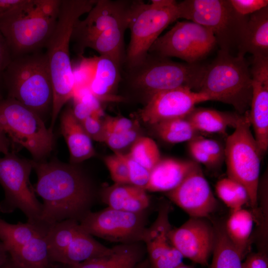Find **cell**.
Masks as SVG:
<instances>
[{
  "mask_svg": "<svg viewBox=\"0 0 268 268\" xmlns=\"http://www.w3.org/2000/svg\"><path fill=\"white\" fill-rule=\"evenodd\" d=\"M37 176L34 189L43 201L41 221L48 226L66 219L78 221L92 205L94 192L86 175L75 164L58 160H32Z\"/></svg>",
  "mask_w": 268,
  "mask_h": 268,
  "instance_id": "cell-1",
  "label": "cell"
},
{
  "mask_svg": "<svg viewBox=\"0 0 268 268\" xmlns=\"http://www.w3.org/2000/svg\"><path fill=\"white\" fill-rule=\"evenodd\" d=\"M96 2V0H61L55 28L45 47L52 85L50 128L52 131L63 107L72 98L74 93L73 67L69 54L73 28L80 17L87 13Z\"/></svg>",
  "mask_w": 268,
  "mask_h": 268,
  "instance_id": "cell-2",
  "label": "cell"
},
{
  "mask_svg": "<svg viewBox=\"0 0 268 268\" xmlns=\"http://www.w3.org/2000/svg\"><path fill=\"white\" fill-rule=\"evenodd\" d=\"M135 0H97L86 17L75 24L71 40L81 57L86 48L99 55L116 58L125 51L124 35L129 28Z\"/></svg>",
  "mask_w": 268,
  "mask_h": 268,
  "instance_id": "cell-3",
  "label": "cell"
},
{
  "mask_svg": "<svg viewBox=\"0 0 268 268\" xmlns=\"http://www.w3.org/2000/svg\"><path fill=\"white\" fill-rule=\"evenodd\" d=\"M206 66L178 63L149 53L140 62L123 67L120 84L146 103L155 94L178 88L199 92Z\"/></svg>",
  "mask_w": 268,
  "mask_h": 268,
  "instance_id": "cell-4",
  "label": "cell"
},
{
  "mask_svg": "<svg viewBox=\"0 0 268 268\" xmlns=\"http://www.w3.org/2000/svg\"><path fill=\"white\" fill-rule=\"evenodd\" d=\"M7 97L14 99L41 117L52 110L53 91L45 53L41 50L12 58L2 76Z\"/></svg>",
  "mask_w": 268,
  "mask_h": 268,
  "instance_id": "cell-5",
  "label": "cell"
},
{
  "mask_svg": "<svg viewBox=\"0 0 268 268\" xmlns=\"http://www.w3.org/2000/svg\"><path fill=\"white\" fill-rule=\"evenodd\" d=\"M61 0H28L18 12L0 21L12 58L45 48L55 28Z\"/></svg>",
  "mask_w": 268,
  "mask_h": 268,
  "instance_id": "cell-6",
  "label": "cell"
},
{
  "mask_svg": "<svg viewBox=\"0 0 268 268\" xmlns=\"http://www.w3.org/2000/svg\"><path fill=\"white\" fill-rule=\"evenodd\" d=\"M180 18L208 29L220 50L243 56L248 16L239 14L230 0H185L178 2Z\"/></svg>",
  "mask_w": 268,
  "mask_h": 268,
  "instance_id": "cell-7",
  "label": "cell"
},
{
  "mask_svg": "<svg viewBox=\"0 0 268 268\" xmlns=\"http://www.w3.org/2000/svg\"><path fill=\"white\" fill-rule=\"evenodd\" d=\"M199 92L210 100L232 106L243 115L250 109L252 96L250 68L244 56L219 50L205 71Z\"/></svg>",
  "mask_w": 268,
  "mask_h": 268,
  "instance_id": "cell-8",
  "label": "cell"
},
{
  "mask_svg": "<svg viewBox=\"0 0 268 268\" xmlns=\"http://www.w3.org/2000/svg\"><path fill=\"white\" fill-rule=\"evenodd\" d=\"M179 18L175 0H152L149 4L135 0L128 28L130 40L122 67H132L143 60L162 32Z\"/></svg>",
  "mask_w": 268,
  "mask_h": 268,
  "instance_id": "cell-9",
  "label": "cell"
},
{
  "mask_svg": "<svg viewBox=\"0 0 268 268\" xmlns=\"http://www.w3.org/2000/svg\"><path fill=\"white\" fill-rule=\"evenodd\" d=\"M250 127L248 111L226 139L224 160L228 178L245 187L249 203L255 209L258 206L260 165L264 154Z\"/></svg>",
  "mask_w": 268,
  "mask_h": 268,
  "instance_id": "cell-10",
  "label": "cell"
},
{
  "mask_svg": "<svg viewBox=\"0 0 268 268\" xmlns=\"http://www.w3.org/2000/svg\"><path fill=\"white\" fill-rule=\"evenodd\" d=\"M0 127L11 144L25 148L35 161H42L53 149V131L37 113L14 99L0 100Z\"/></svg>",
  "mask_w": 268,
  "mask_h": 268,
  "instance_id": "cell-11",
  "label": "cell"
},
{
  "mask_svg": "<svg viewBox=\"0 0 268 268\" xmlns=\"http://www.w3.org/2000/svg\"><path fill=\"white\" fill-rule=\"evenodd\" d=\"M32 169V160L20 158L13 152L0 157V184L4 192L0 211L9 213L19 209L28 222L44 225L41 219L42 203L36 198L29 181Z\"/></svg>",
  "mask_w": 268,
  "mask_h": 268,
  "instance_id": "cell-12",
  "label": "cell"
},
{
  "mask_svg": "<svg viewBox=\"0 0 268 268\" xmlns=\"http://www.w3.org/2000/svg\"><path fill=\"white\" fill-rule=\"evenodd\" d=\"M216 45L213 34L207 28L191 21H179L155 40L148 53L194 64L205 57Z\"/></svg>",
  "mask_w": 268,
  "mask_h": 268,
  "instance_id": "cell-13",
  "label": "cell"
},
{
  "mask_svg": "<svg viewBox=\"0 0 268 268\" xmlns=\"http://www.w3.org/2000/svg\"><path fill=\"white\" fill-rule=\"evenodd\" d=\"M145 211L132 213L108 207L97 212L89 211L79 223L87 233L110 242H142L147 228Z\"/></svg>",
  "mask_w": 268,
  "mask_h": 268,
  "instance_id": "cell-14",
  "label": "cell"
},
{
  "mask_svg": "<svg viewBox=\"0 0 268 268\" xmlns=\"http://www.w3.org/2000/svg\"><path fill=\"white\" fill-rule=\"evenodd\" d=\"M210 101L207 95L187 88L161 92L153 96L139 111L140 119L153 126L162 121L186 117L198 103Z\"/></svg>",
  "mask_w": 268,
  "mask_h": 268,
  "instance_id": "cell-15",
  "label": "cell"
},
{
  "mask_svg": "<svg viewBox=\"0 0 268 268\" xmlns=\"http://www.w3.org/2000/svg\"><path fill=\"white\" fill-rule=\"evenodd\" d=\"M169 237L184 258L208 266L214 246L215 229L206 218L190 217L179 227L171 228Z\"/></svg>",
  "mask_w": 268,
  "mask_h": 268,
  "instance_id": "cell-16",
  "label": "cell"
},
{
  "mask_svg": "<svg viewBox=\"0 0 268 268\" xmlns=\"http://www.w3.org/2000/svg\"><path fill=\"white\" fill-rule=\"evenodd\" d=\"M167 197L191 217L207 218L218 202L197 163L181 183L167 192Z\"/></svg>",
  "mask_w": 268,
  "mask_h": 268,
  "instance_id": "cell-17",
  "label": "cell"
},
{
  "mask_svg": "<svg viewBox=\"0 0 268 268\" xmlns=\"http://www.w3.org/2000/svg\"><path fill=\"white\" fill-rule=\"evenodd\" d=\"M170 210L169 205H162L156 220L144 233L142 242L145 245L149 268H177L183 264L184 258L169 237L171 229Z\"/></svg>",
  "mask_w": 268,
  "mask_h": 268,
  "instance_id": "cell-18",
  "label": "cell"
},
{
  "mask_svg": "<svg viewBox=\"0 0 268 268\" xmlns=\"http://www.w3.org/2000/svg\"><path fill=\"white\" fill-rule=\"evenodd\" d=\"M252 96L249 110L255 138L263 154L268 148V57H253Z\"/></svg>",
  "mask_w": 268,
  "mask_h": 268,
  "instance_id": "cell-19",
  "label": "cell"
},
{
  "mask_svg": "<svg viewBox=\"0 0 268 268\" xmlns=\"http://www.w3.org/2000/svg\"><path fill=\"white\" fill-rule=\"evenodd\" d=\"M122 67L110 58L96 56L95 70L88 88L100 102L125 101L117 91L121 81Z\"/></svg>",
  "mask_w": 268,
  "mask_h": 268,
  "instance_id": "cell-20",
  "label": "cell"
},
{
  "mask_svg": "<svg viewBox=\"0 0 268 268\" xmlns=\"http://www.w3.org/2000/svg\"><path fill=\"white\" fill-rule=\"evenodd\" d=\"M61 130L67 145L71 164H76L96 154L92 139L81 122L74 116L72 108L65 110L61 116Z\"/></svg>",
  "mask_w": 268,
  "mask_h": 268,
  "instance_id": "cell-21",
  "label": "cell"
},
{
  "mask_svg": "<svg viewBox=\"0 0 268 268\" xmlns=\"http://www.w3.org/2000/svg\"><path fill=\"white\" fill-rule=\"evenodd\" d=\"M197 163L167 158L160 160L151 170L145 188L149 192H170L177 187Z\"/></svg>",
  "mask_w": 268,
  "mask_h": 268,
  "instance_id": "cell-22",
  "label": "cell"
},
{
  "mask_svg": "<svg viewBox=\"0 0 268 268\" xmlns=\"http://www.w3.org/2000/svg\"><path fill=\"white\" fill-rule=\"evenodd\" d=\"M142 242L118 244L107 254L67 268H135L146 254Z\"/></svg>",
  "mask_w": 268,
  "mask_h": 268,
  "instance_id": "cell-23",
  "label": "cell"
},
{
  "mask_svg": "<svg viewBox=\"0 0 268 268\" xmlns=\"http://www.w3.org/2000/svg\"><path fill=\"white\" fill-rule=\"evenodd\" d=\"M102 201L109 207L126 212L145 211L149 204L146 191L130 184H115L105 188L101 194Z\"/></svg>",
  "mask_w": 268,
  "mask_h": 268,
  "instance_id": "cell-24",
  "label": "cell"
},
{
  "mask_svg": "<svg viewBox=\"0 0 268 268\" xmlns=\"http://www.w3.org/2000/svg\"><path fill=\"white\" fill-rule=\"evenodd\" d=\"M243 115L195 107L186 118L201 133L225 134L228 128H236Z\"/></svg>",
  "mask_w": 268,
  "mask_h": 268,
  "instance_id": "cell-25",
  "label": "cell"
},
{
  "mask_svg": "<svg viewBox=\"0 0 268 268\" xmlns=\"http://www.w3.org/2000/svg\"><path fill=\"white\" fill-rule=\"evenodd\" d=\"M268 57V6L249 15L243 54Z\"/></svg>",
  "mask_w": 268,
  "mask_h": 268,
  "instance_id": "cell-26",
  "label": "cell"
},
{
  "mask_svg": "<svg viewBox=\"0 0 268 268\" xmlns=\"http://www.w3.org/2000/svg\"><path fill=\"white\" fill-rule=\"evenodd\" d=\"M111 251V248L98 242L93 236L83 231L80 227L78 232L65 252L61 264L67 267L76 265L105 255Z\"/></svg>",
  "mask_w": 268,
  "mask_h": 268,
  "instance_id": "cell-27",
  "label": "cell"
},
{
  "mask_svg": "<svg viewBox=\"0 0 268 268\" xmlns=\"http://www.w3.org/2000/svg\"><path fill=\"white\" fill-rule=\"evenodd\" d=\"M47 232L39 233L25 244L8 254L18 268H50L52 265L47 244Z\"/></svg>",
  "mask_w": 268,
  "mask_h": 268,
  "instance_id": "cell-28",
  "label": "cell"
},
{
  "mask_svg": "<svg viewBox=\"0 0 268 268\" xmlns=\"http://www.w3.org/2000/svg\"><path fill=\"white\" fill-rule=\"evenodd\" d=\"M80 229L79 221L68 219L56 222L49 227L46 234L49 257L51 265L60 263L72 241Z\"/></svg>",
  "mask_w": 268,
  "mask_h": 268,
  "instance_id": "cell-29",
  "label": "cell"
},
{
  "mask_svg": "<svg viewBox=\"0 0 268 268\" xmlns=\"http://www.w3.org/2000/svg\"><path fill=\"white\" fill-rule=\"evenodd\" d=\"M215 240L210 268H243L246 255L232 243L224 229V224L213 222Z\"/></svg>",
  "mask_w": 268,
  "mask_h": 268,
  "instance_id": "cell-30",
  "label": "cell"
},
{
  "mask_svg": "<svg viewBox=\"0 0 268 268\" xmlns=\"http://www.w3.org/2000/svg\"><path fill=\"white\" fill-rule=\"evenodd\" d=\"M254 216L243 208L231 213L224 224L225 231L232 243L242 253L247 255L249 241L253 230Z\"/></svg>",
  "mask_w": 268,
  "mask_h": 268,
  "instance_id": "cell-31",
  "label": "cell"
},
{
  "mask_svg": "<svg viewBox=\"0 0 268 268\" xmlns=\"http://www.w3.org/2000/svg\"><path fill=\"white\" fill-rule=\"evenodd\" d=\"M49 228L28 221L11 224L0 218V240L9 254L25 244L39 233L47 232Z\"/></svg>",
  "mask_w": 268,
  "mask_h": 268,
  "instance_id": "cell-32",
  "label": "cell"
},
{
  "mask_svg": "<svg viewBox=\"0 0 268 268\" xmlns=\"http://www.w3.org/2000/svg\"><path fill=\"white\" fill-rule=\"evenodd\" d=\"M153 127L162 140L170 143L189 142L201 136V133L186 117L162 121Z\"/></svg>",
  "mask_w": 268,
  "mask_h": 268,
  "instance_id": "cell-33",
  "label": "cell"
},
{
  "mask_svg": "<svg viewBox=\"0 0 268 268\" xmlns=\"http://www.w3.org/2000/svg\"><path fill=\"white\" fill-rule=\"evenodd\" d=\"M215 191L219 199L232 211L242 208L244 205L249 202L248 194L245 187L228 177L217 182Z\"/></svg>",
  "mask_w": 268,
  "mask_h": 268,
  "instance_id": "cell-34",
  "label": "cell"
},
{
  "mask_svg": "<svg viewBox=\"0 0 268 268\" xmlns=\"http://www.w3.org/2000/svg\"><path fill=\"white\" fill-rule=\"evenodd\" d=\"M129 155L149 171L161 159L156 142L147 136H140L132 145Z\"/></svg>",
  "mask_w": 268,
  "mask_h": 268,
  "instance_id": "cell-35",
  "label": "cell"
},
{
  "mask_svg": "<svg viewBox=\"0 0 268 268\" xmlns=\"http://www.w3.org/2000/svg\"><path fill=\"white\" fill-rule=\"evenodd\" d=\"M72 99L74 100L72 108L73 114L80 122L90 116L101 118L103 116L101 102L93 95L88 88L75 90Z\"/></svg>",
  "mask_w": 268,
  "mask_h": 268,
  "instance_id": "cell-36",
  "label": "cell"
},
{
  "mask_svg": "<svg viewBox=\"0 0 268 268\" xmlns=\"http://www.w3.org/2000/svg\"><path fill=\"white\" fill-rule=\"evenodd\" d=\"M104 162L114 183L130 184L128 166L121 152L105 156Z\"/></svg>",
  "mask_w": 268,
  "mask_h": 268,
  "instance_id": "cell-37",
  "label": "cell"
},
{
  "mask_svg": "<svg viewBox=\"0 0 268 268\" xmlns=\"http://www.w3.org/2000/svg\"><path fill=\"white\" fill-rule=\"evenodd\" d=\"M81 57L82 59L79 64L73 67L75 90L88 88L95 70L96 56L89 58Z\"/></svg>",
  "mask_w": 268,
  "mask_h": 268,
  "instance_id": "cell-38",
  "label": "cell"
},
{
  "mask_svg": "<svg viewBox=\"0 0 268 268\" xmlns=\"http://www.w3.org/2000/svg\"><path fill=\"white\" fill-rule=\"evenodd\" d=\"M141 136L138 126L121 133H105L104 142L115 152L131 145Z\"/></svg>",
  "mask_w": 268,
  "mask_h": 268,
  "instance_id": "cell-39",
  "label": "cell"
},
{
  "mask_svg": "<svg viewBox=\"0 0 268 268\" xmlns=\"http://www.w3.org/2000/svg\"><path fill=\"white\" fill-rule=\"evenodd\" d=\"M121 154L128 166L130 184L145 190L150 171L134 161L128 153Z\"/></svg>",
  "mask_w": 268,
  "mask_h": 268,
  "instance_id": "cell-40",
  "label": "cell"
},
{
  "mask_svg": "<svg viewBox=\"0 0 268 268\" xmlns=\"http://www.w3.org/2000/svg\"><path fill=\"white\" fill-rule=\"evenodd\" d=\"M210 156L219 165L224 160V147L217 141L198 136L191 141Z\"/></svg>",
  "mask_w": 268,
  "mask_h": 268,
  "instance_id": "cell-41",
  "label": "cell"
},
{
  "mask_svg": "<svg viewBox=\"0 0 268 268\" xmlns=\"http://www.w3.org/2000/svg\"><path fill=\"white\" fill-rule=\"evenodd\" d=\"M81 123L91 139L104 142L105 135L103 120L101 118L92 116L86 118Z\"/></svg>",
  "mask_w": 268,
  "mask_h": 268,
  "instance_id": "cell-42",
  "label": "cell"
},
{
  "mask_svg": "<svg viewBox=\"0 0 268 268\" xmlns=\"http://www.w3.org/2000/svg\"><path fill=\"white\" fill-rule=\"evenodd\" d=\"M105 133H121L138 126L132 120L123 116H107L103 120Z\"/></svg>",
  "mask_w": 268,
  "mask_h": 268,
  "instance_id": "cell-43",
  "label": "cell"
},
{
  "mask_svg": "<svg viewBox=\"0 0 268 268\" xmlns=\"http://www.w3.org/2000/svg\"><path fill=\"white\" fill-rule=\"evenodd\" d=\"M234 9L240 15L248 16L268 6V0H230Z\"/></svg>",
  "mask_w": 268,
  "mask_h": 268,
  "instance_id": "cell-44",
  "label": "cell"
},
{
  "mask_svg": "<svg viewBox=\"0 0 268 268\" xmlns=\"http://www.w3.org/2000/svg\"><path fill=\"white\" fill-rule=\"evenodd\" d=\"M12 59L7 42L0 30V100L3 98V74Z\"/></svg>",
  "mask_w": 268,
  "mask_h": 268,
  "instance_id": "cell-45",
  "label": "cell"
},
{
  "mask_svg": "<svg viewBox=\"0 0 268 268\" xmlns=\"http://www.w3.org/2000/svg\"><path fill=\"white\" fill-rule=\"evenodd\" d=\"M28 0H0V21L20 10Z\"/></svg>",
  "mask_w": 268,
  "mask_h": 268,
  "instance_id": "cell-46",
  "label": "cell"
},
{
  "mask_svg": "<svg viewBox=\"0 0 268 268\" xmlns=\"http://www.w3.org/2000/svg\"><path fill=\"white\" fill-rule=\"evenodd\" d=\"M188 149L191 155L194 159V161L198 164L201 163L210 168L218 166L210 156L192 141L189 142Z\"/></svg>",
  "mask_w": 268,
  "mask_h": 268,
  "instance_id": "cell-47",
  "label": "cell"
},
{
  "mask_svg": "<svg viewBox=\"0 0 268 268\" xmlns=\"http://www.w3.org/2000/svg\"><path fill=\"white\" fill-rule=\"evenodd\" d=\"M243 268H268V259L264 252L249 254L243 262Z\"/></svg>",
  "mask_w": 268,
  "mask_h": 268,
  "instance_id": "cell-48",
  "label": "cell"
},
{
  "mask_svg": "<svg viewBox=\"0 0 268 268\" xmlns=\"http://www.w3.org/2000/svg\"><path fill=\"white\" fill-rule=\"evenodd\" d=\"M11 143L0 127V153L4 155L10 152V147Z\"/></svg>",
  "mask_w": 268,
  "mask_h": 268,
  "instance_id": "cell-49",
  "label": "cell"
},
{
  "mask_svg": "<svg viewBox=\"0 0 268 268\" xmlns=\"http://www.w3.org/2000/svg\"><path fill=\"white\" fill-rule=\"evenodd\" d=\"M9 258V254L4 246L0 241V268H1L7 262Z\"/></svg>",
  "mask_w": 268,
  "mask_h": 268,
  "instance_id": "cell-50",
  "label": "cell"
},
{
  "mask_svg": "<svg viewBox=\"0 0 268 268\" xmlns=\"http://www.w3.org/2000/svg\"><path fill=\"white\" fill-rule=\"evenodd\" d=\"M135 268H149V264L147 259H144L143 261L140 262L136 266Z\"/></svg>",
  "mask_w": 268,
  "mask_h": 268,
  "instance_id": "cell-51",
  "label": "cell"
},
{
  "mask_svg": "<svg viewBox=\"0 0 268 268\" xmlns=\"http://www.w3.org/2000/svg\"><path fill=\"white\" fill-rule=\"evenodd\" d=\"M1 268H18L12 261L11 259L10 258V257L7 261V262L5 264V265Z\"/></svg>",
  "mask_w": 268,
  "mask_h": 268,
  "instance_id": "cell-52",
  "label": "cell"
},
{
  "mask_svg": "<svg viewBox=\"0 0 268 268\" xmlns=\"http://www.w3.org/2000/svg\"><path fill=\"white\" fill-rule=\"evenodd\" d=\"M177 268H195L192 265H187L183 263L182 265H181L180 266L177 267Z\"/></svg>",
  "mask_w": 268,
  "mask_h": 268,
  "instance_id": "cell-53",
  "label": "cell"
}]
</instances>
